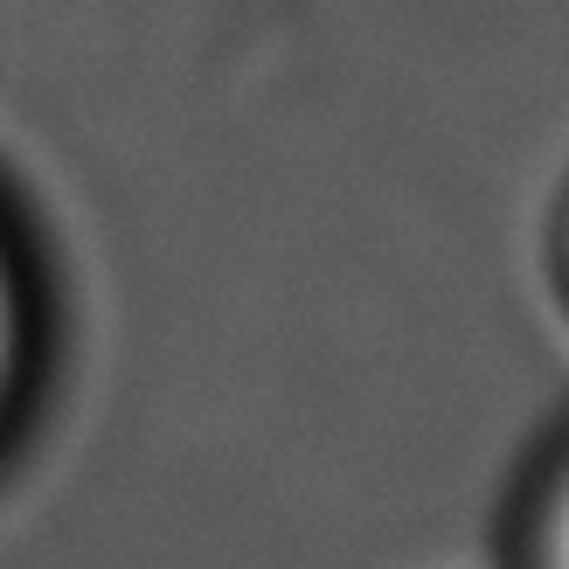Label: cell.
I'll list each match as a JSON object with an SVG mask.
<instances>
[{
  "label": "cell",
  "mask_w": 569,
  "mask_h": 569,
  "mask_svg": "<svg viewBox=\"0 0 569 569\" xmlns=\"http://www.w3.org/2000/svg\"><path fill=\"white\" fill-rule=\"evenodd\" d=\"M521 569H569V438L549 451L521 515Z\"/></svg>",
  "instance_id": "obj_1"
},
{
  "label": "cell",
  "mask_w": 569,
  "mask_h": 569,
  "mask_svg": "<svg viewBox=\"0 0 569 569\" xmlns=\"http://www.w3.org/2000/svg\"><path fill=\"white\" fill-rule=\"evenodd\" d=\"M28 348H36V327H28V284L8 237H0V431L8 417L21 410V389H28Z\"/></svg>",
  "instance_id": "obj_2"
},
{
  "label": "cell",
  "mask_w": 569,
  "mask_h": 569,
  "mask_svg": "<svg viewBox=\"0 0 569 569\" xmlns=\"http://www.w3.org/2000/svg\"><path fill=\"white\" fill-rule=\"evenodd\" d=\"M549 264H556L562 306H569V188H562V202H556V222H549Z\"/></svg>",
  "instance_id": "obj_3"
}]
</instances>
